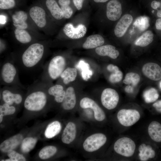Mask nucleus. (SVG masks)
Listing matches in <instances>:
<instances>
[{
	"label": "nucleus",
	"mask_w": 161,
	"mask_h": 161,
	"mask_svg": "<svg viewBox=\"0 0 161 161\" xmlns=\"http://www.w3.org/2000/svg\"><path fill=\"white\" fill-rule=\"evenodd\" d=\"M47 43L37 41L27 45L18 55H13L18 67L31 71L42 65L47 55Z\"/></svg>",
	"instance_id": "f257e3e1"
},
{
	"label": "nucleus",
	"mask_w": 161,
	"mask_h": 161,
	"mask_svg": "<svg viewBox=\"0 0 161 161\" xmlns=\"http://www.w3.org/2000/svg\"><path fill=\"white\" fill-rule=\"evenodd\" d=\"M28 95L24 102V106L27 110L38 111L44 109L48 101V94L44 83L37 80L27 88Z\"/></svg>",
	"instance_id": "f03ea898"
},
{
	"label": "nucleus",
	"mask_w": 161,
	"mask_h": 161,
	"mask_svg": "<svg viewBox=\"0 0 161 161\" xmlns=\"http://www.w3.org/2000/svg\"><path fill=\"white\" fill-rule=\"evenodd\" d=\"M66 64L64 56L57 55L54 56L42 66L40 80L44 83H52V81L59 78L66 68Z\"/></svg>",
	"instance_id": "7ed1b4c3"
},
{
	"label": "nucleus",
	"mask_w": 161,
	"mask_h": 161,
	"mask_svg": "<svg viewBox=\"0 0 161 161\" xmlns=\"http://www.w3.org/2000/svg\"><path fill=\"white\" fill-rule=\"evenodd\" d=\"M0 83L4 86H16L25 89L19 78L18 67L13 56L7 58L1 64Z\"/></svg>",
	"instance_id": "20e7f679"
},
{
	"label": "nucleus",
	"mask_w": 161,
	"mask_h": 161,
	"mask_svg": "<svg viewBox=\"0 0 161 161\" xmlns=\"http://www.w3.org/2000/svg\"><path fill=\"white\" fill-rule=\"evenodd\" d=\"M28 14L35 26L47 35L49 27V16L46 10L38 6H34L29 10Z\"/></svg>",
	"instance_id": "39448f33"
},
{
	"label": "nucleus",
	"mask_w": 161,
	"mask_h": 161,
	"mask_svg": "<svg viewBox=\"0 0 161 161\" xmlns=\"http://www.w3.org/2000/svg\"><path fill=\"white\" fill-rule=\"evenodd\" d=\"M11 17L13 24L15 28L27 30L37 35L38 30L28 13L22 10L17 11L12 14Z\"/></svg>",
	"instance_id": "423d86ee"
},
{
	"label": "nucleus",
	"mask_w": 161,
	"mask_h": 161,
	"mask_svg": "<svg viewBox=\"0 0 161 161\" xmlns=\"http://www.w3.org/2000/svg\"><path fill=\"white\" fill-rule=\"evenodd\" d=\"M21 87L16 86H4L1 89V96L4 103L13 105H19L23 101Z\"/></svg>",
	"instance_id": "0eeeda50"
},
{
	"label": "nucleus",
	"mask_w": 161,
	"mask_h": 161,
	"mask_svg": "<svg viewBox=\"0 0 161 161\" xmlns=\"http://www.w3.org/2000/svg\"><path fill=\"white\" fill-rule=\"evenodd\" d=\"M136 145L131 138L124 137L117 140L115 143L114 149L117 154L123 156L129 157L134 154Z\"/></svg>",
	"instance_id": "6e6552de"
},
{
	"label": "nucleus",
	"mask_w": 161,
	"mask_h": 161,
	"mask_svg": "<svg viewBox=\"0 0 161 161\" xmlns=\"http://www.w3.org/2000/svg\"><path fill=\"white\" fill-rule=\"evenodd\" d=\"M140 116L137 110L132 109H123L117 113V117L119 123L126 127L131 126L140 119Z\"/></svg>",
	"instance_id": "1a4fd4ad"
},
{
	"label": "nucleus",
	"mask_w": 161,
	"mask_h": 161,
	"mask_svg": "<svg viewBox=\"0 0 161 161\" xmlns=\"http://www.w3.org/2000/svg\"><path fill=\"white\" fill-rule=\"evenodd\" d=\"M106 136L104 134L98 133L88 137L84 141L83 147L85 151L88 152L96 151L102 146L106 143Z\"/></svg>",
	"instance_id": "9d476101"
},
{
	"label": "nucleus",
	"mask_w": 161,
	"mask_h": 161,
	"mask_svg": "<svg viewBox=\"0 0 161 161\" xmlns=\"http://www.w3.org/2000/svg\"><path fill=\"white\" fill-rule=\"evenodd\" d=\"M119 95L117 91L111 88H106L103 91L101 101L103 106L106 109L111 110L117 106L119 101Z\"/></svg>",
	"instance_id": "9b49d317"
},
{
	"label": "nucleus",
	"mask_w": 161,
	"mask_h": 161,
	"mask_svg": "<svg viewBox=\"0 0 161 161\" xmlns=\"http://www.w3.org/2000/svg\"><path fill=\"white\" fill-rule=\"evenodd\" d=\"M80 105L83 109L90 108L92 109L95 118L97 120L101 121L105 119L106 115L104 112L98 104L91 98L83 97L80 100Z\"/></svg>",
	"instance_id": "f8f14e48"
},
{
	"label": "nucleus",
	"mask_w": 161,
	"mask_h": 161,
	"mask_svg": "<svg viewBox=\"0 0 161 161\" xmlns=\"http://www.w3.org/2000/svg\"><path fill=\"white\" fill-rule=\"evenodd\" d=\"M142 71L144 75L151 80L157 81L161 79V67L156 63H145L142 67Z\"/></svg>",
	"instance_id": "ddd939ff"
},
{
	"label": "nucleus",
	"mask_w": 161,
	"mask_h": 161,
	"mask_svg": "<svg viewBox=\"0 0 161 161\" xmlns=\"http://www.w3.org/2000/svg\"><path fill=\"white\" fill-rule=\"evenodd\" d=\"M63 31L68 37L72 39H77L84 36L87 31V28L83 24H80L77 27H75L72 24L68 23L64 26Z\"/></svg>",
	"instance_id": "4468645a"
},
{
	"label": "nucleus",
	"mask_w": 161,
	"mask_h": 161,
	"mask_svg": "<svg viewBox=\"0 0 161 161\" xmlns=\"http://www.w3.org/2000/svg\"><path fill=\"white\" fill-rule=\"evenodd\" d=\"M122 7L120 2L118 0H111L106 6V15L107 18L112 21L118 20L122 14Z\"/></svg>",
	"instance_id": "2eb2a0df"
},
{
	"label": "nucleus",
	"mask_w": 161,
	"mask_h": 161,
	"mask_svg": "<svg viewBox=\"0 0 161 161\" xmlns=\"http://www.w3.org/2000/svg\"><path fill=\"white\" fill-rule=\"evenodd\" d=\"M133 21L131 15L126 14L120 18L116 24L114 30L115 36L118 38L123 37L126 33Z\"/></svg>",
	"instance_id": "dca6fc26"
},
{
	"label": "nucleus",
	"mask_w": 161,
	"mask_h": 161,
	"mask_svg": "<svg viewBox=\"0 0 161 161\" xmlns=\"http://www.w3.org/2000/svg\"><path fill=\"white\" fill-rule=\"evenodd\" d=\"M14 34L16 39L21 44L29 45L37 41L34 33L27 30L15 28Z\"/></svg>",
	"instance_id": "f3484780"
},
{
	"label": "nucleus",
	"mask_w": 161,
	"mask_h": 161,
	"mask_svg": "<svg viewBox=\"0 0 161 161\" xmlns=\"http://www.w3.org/2000/svg\"><path fill=\"white\" fill-rule=\"evenodd\" d=\"M76 102L75 89L72 86H69L66 89L64 99L61 103L62 108L65 110L72 109L75 106Z\"/></svg>",
	"instance_id": "a211bd4d"
},
{
	"label": "nucleus",
	"mask_w": 161,
	"mask_h": 161,
	"mask_svg": "<svg viewBox=\"0 0 161 161\" xmlns=\"http://www.w3.org/2000/svg\"><path fill=\"white\" fill-rule=\"evenodd\" d=\"M46 10L49 16L57 20H60L64 17L63 12L55 0H46Z\"/></svg>",
	"instance_id": "6ab92c4d"
},
{
	"label": "nucleus",
	"mask_w": 161,
	"mask_h": 161,
	"mask_svg": "<svg viewBox=\"0 0 161 161\" xmlns=\"http://www.w3.org/2000/svg\"><path fill=\"white\" fill-rule=\"evenodd\" d=\"M23 138L21 134H18L7 139L1 144L0 150L3 152H7L15 148L20 143Z\"/></svg>",
	"instance_id": "aec40b11"
},
{
	"label": "nucleus",
	"mask_w": 161,
	"mask_h": 161,
	"mask_svg": "<svg viewBox=\"0 0 161 161\" xmlns=\"http://www.w3.org/2000/svg\"><path fill=\"white\" fill-rule=\"evenodd\" d=\"M98 55L107 56L113 59H116L119 56V51L116 49L115 47L111 45H102L97 47L95 50Z\"/></svg>",
	"instance_id": "412c9836"
},
{
	"label": "nucleus",
	"mask_w": 161,
	"mask_h": 161,
	"mask_svg": "<svg viewBox=\"0 0 161 161\" xmlns=\"http://www.w3.org/2000/svg\"><path fill=\"white\" fill-rule=\"evenodd\" d=\"M76 132L75 124L72 122H69L65 127L62 134L61 140L62 142L66 144L72 142L75 138Z\"/></svg>",
	"instance_id": "4be33fe9"
},
{
	"label": "nucleus",
	"mask_w": 161,
	"mask_h": 161,
	"mask_svg": "<svg viewBox=\"0 0 161 161\" xmlns=\"http://www.w3.org/2000/svg\"><path fill=\"white\" fill-rule=\"evenodd\" d=\"M104 42V38L100 35H91L87 38L83 44L82 47L86 49H93L102 46Z\"/></svg>",
	"instance_id": "5701e85b"
},
{
	"label": "nucleus",
	"mask_w": 161,
	"mask_h": 161,
	"mask_svg": "<svg viewBox=\"0 0 161 161\" xmlns=\"http://www.w3.org/2000/svg\"><path fill=\"white\" fill-rule=\"evenodd\" d=\"M148 134L154 141L160 143L161 142V124L156 121H153L149 124L148 127Z\"/></svg>",
	"instance_id": "b1692460"
},
{
	"label": "nucleus",
	"mask_w": 161,
	"mask_h": 161,
	"mask_svg": "<svg viewBox=\"0 0 161 161\" xmlns=\"http://www.w3.org/2000/svg\"><path fill=\"white\" fill-rule=\"evenodd\" d=\"M78 74L76 68L68 67H66L59 78L63 84L67 85L75 80Z\"/></svg>",
	"instance_id": "393cba45"
},
{
	"label": "nucleus",
	"mask_w": 161,
	"mask_h": 161,
	"mask_svg": "<svg viewBox=\"0 0 161 161\" xmlns=\"http://www.w3.org/2000/svg\"><path fill=\"white\" fill-rule=\"evenodd\" d=\"M138 150L139 158L141 161H146L149 159L154 158L155 156V151L149 145L142 143L139 146Z\"/></svg>",
	"instance_id": "a878e982"
},
{
	"label": "nucleus",
	"mask_w": 161,
	"mask_h": 161,
	"mask_svg": "<svg viewBox=\"0 0 161 161\" xmlns=\"http://www.w3.org/2000/svg\"><path fill=\"white\" fill-rule=\"evenodd\" d=\"M154 36L153 33L151 31L147 30L135 40L134 44L141 47L147 46L153 41Z\"/></svg>",
	"instance_id": "bb28decb"
},
{
	"label": "nucleus",
	"mask_w": 161,
	"mask_h": 161,
	"mask_svg": "<svg viewBox=\"0 0 161 161\" xmlns=\"http://www.w3.org/2000/svg\"><path fill=\"white\" fill-rule=\"evenodd\" d=\"M61 128V124L59 121L53 122L47 126L45 132V135L48 138H53L60 132Z\"/></svg>",
	"instance_id": "cd10ccee"
},
{
	"label": "nucleus",
	"mask_w": 161,
	"mask_h": 161,
	"mask_svg": "<svg viewBox=\"0 0 161 161\" xmlns=\"http://www.w3.org/2000/svg\"><path fill=\"white\" fill-rule=\"evenodd\" d=\"M141 77L138 73L130 72L127 73L123 80V83L126 85H131L136 87L140 81Z\"/></svg>",
	"instance_id": "c85d7f7f"
},
{
	"label": "nucleus",
	"mask_w": 161,
	"mask_h": 161,
	"mask_svg": "<svg viewBox=\"0 0 161 161\" xmlns=\"http://www.w3.org/2000/svg\"><path fill=\"white\" fill-rule=\"evenodd\" d=\"M159 96L158 91L154 88H151L146 90L143 94L144 100L147 103L155 101L158 99Z\"/></svg>",
	"instance_id": "c756f323"
},
{
	"label": "nucleus",
	"mask_w": 161,
	"mask_h": 161,
	"mask_svg": "<svg viewBox=\"0 0 161 161\" xmlns=\"http://www.w3.org/2000/svg\"><path fill=\"white\" fill-rule=\"evenodd\" d=\"M37 141L36 138L32 137H27L24 139L21 146L22 151L24 153L29 152L34 148Z\"/></svg>",
	"instance_id": "7c9ffc66"
},
{
	"label": "nucleus",
	"mask_w": 161,
	"mask_h": 161,
	"mask_svg": "<svg viewBox=\"0 0 161 161\" xmlns=\"http://www.w3.org/2000/svg\"><path fill=\"white\" fill-rule=\"evenodd\" d=\"M57 151L56 147L53 146H47L42 148L39 153V156L42 159H48L53 156Z\"/></svg>",
	"instance_id": "2f4dec72"
},
{
	"label": "nucleus",
	"mask_w": 161,
	"mask_h": 161,
	"mask_svg": "<svg viewBox=\"0 0 161 161\" xmlns=\"http://www.w3.org/2000/svg\"><path fill=\"white\" fill-rule=\"evenodd\" d=\"M16 111V108L13 105L4 103L0 106V115L3 116L14 114Z\"/></svg>",
	"instance_id": "473e14b6"
},
{
	"label": "nucleus",
	"mask_w": 161,
	"mask_h": 161,
	"mask_svg": "<svg viewBox=\"0 0 161 161\" xmlns=\"http://www.w3.org/2000/svg\"><path fill=\"white\" fill-rule=\"evenodd\" d=\"M123 78L122 72L119 69L112 72L109 77V80L112 83H117L121 81Z\"/></svg>",
	"instance_id": "72a5a7b5"
},
{
	"label": "nucleus",
	"mask_w": 161,
	"mask_h": 161,
	"mask_svg": "<svg viewBox=\"0 0 161 161\" xmlns=\"http://www.w3.org/2000/svg\"><path fill=\"white\" fill-rule=\"evenodd\" d=\"M8 156L10 157L9 159L5 160L6 161H25L24 157L16 151L11 150L7 152Z\"/></svg>",
	"instance_id": "f704fd0d"
},
{
	"label": "nucleus",
	"mask_w": 161,
	"mask_h": 161,
	"mask_svg": "<svg viewBox=\"0 0 161 161\" xmlns=\"http://www.w3.org/2000/svg\"><path fill=\"white\" fill-rule=\"evenodd\" d=\"M16 5L15 0H0V8L8 10L14 8Z\"/></svg>",
	"instance_id": "c9c22d12"
},
{
	"label": "nucleus",
	"mask_w": 161,
	"mask_h": 161,
	"mask_svg": "<svg viewBox=\"0 0 161 161\" xmlns=\"http://www.w3.org/2000/svg\"><path fill=\"white\" fill-rule=\"evenodd\" d=\"M148 21L147 18L145 17H140L138 18L136 21V26L138 27L142 30L145 29L148 27V24L149 25V23H148Z\"/></svg>",
	"instance_id": "e433bc0d"
},
{
	"label": "nucleus",
	"mask_w": 161,
	"mask_h": 161,
	"mask_svg": "<svg viewBox=\"0 0 161 161\" xmlns=\"http://www.w3.org/2000/svg\"><path fill=\"white\" fill-rule=\"evenodd\" d=\"M61 8L63 13L64 18L67 19L69 18L73 13L72 8L69 5L62 6Z\"/></svg>",
	"instance_id": "4c0bfd02"
},
{
	"label": "nucleus",
	"mask_w": 161,
	"mask_h": 161,
	"mask_svg": "<svg viewBox=\"0 0 161 161\" xmlns=\"http://www.w3.org/2000/svg\"><path fill=\"white\" fill-rule=\"evenodd\" d=\"M84 0H73L74 4L78 10H80L82 7L83 2Z\"/></svg>",
	"instance_id": "58836bf2"
},
{
	"label": "nucleus",
	"mask_w": 161,
	"mask_h": 161,
	"mask_svg": "<svg viewBox=\"0 0 161 161\" xmlns=\"http://www.w3.org/2000/svg\"><path fill=\"white\" fill-rule=\"evenodd\" d=\"M106 68L107 70L111 72L120 69L117 66L112 64H108Z\"/></svg>",
	"instance_id": "ea45409f"
},
{
	"label": "nucleus",
	"mask_w": 161,
	"mask_h": 161,
	"mask_svg": "<svg viewBox=\"0 0 161 161\" xmlns=\"http://www.w3.org/2000/svg\"><path fill=\"white\" fill-rule=\"evenodd\" d=\"M135 88V87L133 86L126 85L124 88V90L126 93L131 94L134 92Z\"/></svg>",
	"instance_id": "a19ab883"
},
{
	"label": "nucleus",
	"mask_w": 161,
	"mask_h": 161,
	"mask_svg": "<svg viewBox=\"0 0 161 161\" xmlns=\"http://www.w3.org/2000/svg\"><path fill=\"white\" fill-rule=\"evenodd\" d=\"M161 2L156 0L152 1L151 4V6L152 8L154 9L157 10L158 8L160 7Z\"/></svg>",
	"instance_id": "79ce46f5"
},
{
	"label": "nucleus",
	"mask_w": 161,
	"mask_h": 161,
	"mask_svg": "<svg viewBox=\"0 0 161 161\" xmlns=\"http://www.w3.org/2000/svg\"><path fill=\"white\" fill-rule=\"evenodd\" d=\"M153 106L157 112L161 113V100L154 103L153 104Z\"/></svg>",
	"instance_id": "37998d69"
},
{
	"label": "nucleus",
	"mask_w": 161,
	"mask_h": 161,
	"mask_svg": "<svg viewBox=\"0 0 161 161\" xmlns=\"http://www.w3.org/2000/svg\"><path fill=\"white\" fill-rule=\"evenodd\" d=\"M58 3L61 6L69 5L70 2V0H58Z\"/></svg>",
	"instance_id": "c03bdc74"
},
{
	"label": "nucleus",
	"mask_w": 161,
	"mask_h": 161,
	"mask_svg": "<svg viewBox=\"0 0 161 161\" xmlns=\"http://www.w3.org/2000/svg\"><path fill=\"white\" fill-rule=\"evenodd\" d=\"M0 22L1 25H4L7 22V18L6 16L1 14L0 16Z\"/></svg>",
	"instance_id": "a18cd8bd"
},
{
	"label": "nucleus",
	"mask_w": 161,
	"mask_h": 161,
	"mask_svg": "<svg viewBox=\"0 0 161 161\" xmlns=\"http://www.w3.org/2000/svg\"><path fill=\"white\" fill-rule=\"evenodd\" d=\"M155 25L157 30H161V18H159L156 20Z\"/></svg>",
	"instance_id": "49530a36"
},
{
	"label": "nucleus",
	"mask_w": 161,
	"mask_h": 161,
	"mask_svg": "<svg viewBox=\"0 0 161 161\" xmlns=\"http://www.w3.org/2000/svg\"><path fill=\"white\" fill-rule=\"evenodd\" d=\"M95 2L97 3H103L106 2L108 0H93Z\"/></svg>",
	"instance_id": "de8ad7c7"
},
{
	"label": "nucleus",
	"mask_w": 161,
	"mask_h": 161,
	"mask_svg": "<svg viewBox=\"0 0 161 161\" xmlns=\"http://www.w3.org/2000/svg\"><path fill=\"white\" fill-rule=\"evenodd\" d=\"M157 16L160 18H161V10H158L157 13Z\"/></svg>",
	"instance_id": "09e8293b"
},
{
	"label": "nucleus",
	"mask_w": 161,
	"mask_h": 161,
	"mask_svg": "<svg viewBox=\"0 0 161 161\" xmlns=\"http://www.w3.org/2000/svg\"><path fill=\"white\" fill-rule=\"evenodd\" d=\"M3 116L0 115V123H1L3 120Z\"/></svg>",
	"instance_id": "8fccbe9b"
},
{
	"label": "nucleus",
	"mask_w": 161,
	"mask_h": 161,
	"mask_svg": "<svg viewBox=\"0 0 161 161\" xmlns=\"http://www.w3.org/2000/svg\"><path fill=\"white\" fill-rule=\"evenodd\" d=\"M159 87L160 89H161V80L160 81L159 83Z\"/></svg>",
	"instance_id": "3c124183"
},
{
	"label": "nucleus",
	"mask_w": 161,
	"mask_h": 161,
	"mask_svg": "<svg viewBox=\"0 0 161 161\" xmlns=\"http://www.w3.org/2000/svg\"><path fill=\"white\" fill-rule=\"evenodd\" d=\"M160 9L161 10V5H160Z\"/></svg>",
	"instance_id": "603ef678"
}]
</instances>
